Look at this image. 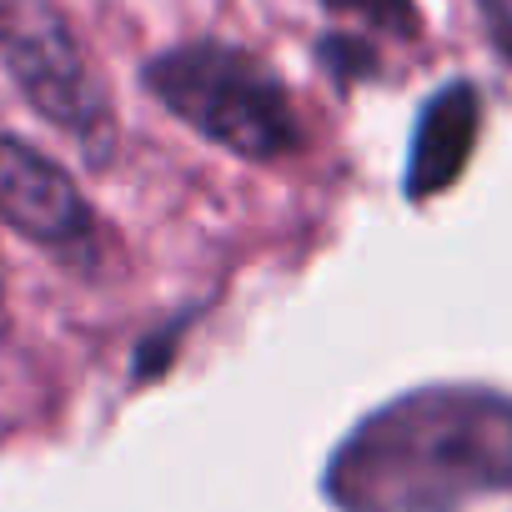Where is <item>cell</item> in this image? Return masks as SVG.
Returning a JSON list of instances; mask_svg holds the SVG:
<instances>
[{
  "label": "cell",
  "mask_w": 512,
  "mask_h": 512,
  "mask_svg": "<svg viewBox=\"0 0 512 512\" xmlns=\"http://www.w3.org/2000/svg\"><path fill=\"white\" fill-rule=\"evenodd\" d=\"M512 482V397L417 387L367 412L327 462L342 512H452Z\"/></svg>",
  "instance_id": "6da1fadb"
},
{
  "label": "cell",
  "mask_w": 512,
  "mask_h": 512,
  "mask_svg": "<svg viewBox=\"0 0 512 512\" xmlns=\"http://www.w3.org/2000/svg\"><path fill=\"white\" fill-rule=\"evenodd\" d=\"M141 86L186 131L256 166L287 161L307 141L287 81L267 61L226 41H186L156 51L141 66Z\"/></svg>",
  "instance_id": "7a4b0ae2"
},
{
  "label": "cell",
  "mask_w": 512,
  "mask_h": 512,
  "mask_svg": "<svg viewBox=\"0 0 512 512\" xmlns=\"http://www.w3.org/2000/svg\"><path fill=\"white\" fill-rule=\"evenodd\" d=\"M0 71L46 126L81 146L86 166H111L116 106L56 0H0Z\"/></svg>",
  "instance_id": "3957f363"
},
{
  "label": "cell",
  "mask_w": 512,
  "mask_h": 512,
  "mask_svg": "<svg viewBox=\"0 0 512 512\" xmlns=\"http://www.w3.org/2000/svg\"><path fill=\"white\" fill-rule=\"evenodd\" d=\"M0 226L56 256H86L96 246V211L76 176L11 131H0Z\"/></svg>",
  "instance_id": "277c9868"
},
{
  "label": "cell",
  "mask_w": 512,
  "mask_h": 512,
  "mask_svg": "<svg viewBox=\"0 0 512 512\" xmlns=\"http://www.w3.org/2000/svg\"><path fill=\"white\" fill-rule=\"evenodd\" d=\"M477 136H482V91L472 81H447L442 91H432L417 111L412 146H407V171H402L407 201L422 206L452 191L472 161Z\"/></svg>",
  "instance_id": "5b68a950"
},
{
  "label": "cell",
  "mask_w": 512,
  "mask_h": 512,
  "mask_svg": "<svg viewBox=\"0 0 512 512\" xmlns=\"http://www.w3.org/2000/svg\"><path fill=\"white\" fill-rule=\"evenodd\" d=\"M332 16H352L357 26L392 36V41H417L422 36V11L417 0H322Z\"/></svg>",
  "instance_id": "8992f818"
},
{
  "label": "cell",
  "mask_w": 512,
  "mask_h": 512,
  "mask_svg": "<svg viewBox=\"0 0 512 512\" xmlns=\"http://www.w3.org/2000/svg\"><path fill=\"white\" fill-rule=\"evenodd\" d=\"M317 56H322L327 76H337L342 86H352V81H372V76L382 71L377 51H372L362 36H327V41L317 46Z\"/></svg>",
  "instance_id": "52a82bcc"
},
{
  "label": "cell",
  "mask_w": 512,
  "mask_h": 512,
  "mask_svg": "<svg viewBox=\"0 0 512 512\" xmlns=\"http://www.w3.org/2000/svg\"><path fill=\"white\" fill-rule=\"evenodd\" d=\"M477 6H482V16H487V31H492L497 51L512 56V16L502 11V0H477Z\"/></svg>",
  "instance_id": "ba28073f"
},
{
  "label": "cell",
  "mask_w": 512,
  "mask_h": 512,
  "mask_svg": "<svg viewBox=\"0 0 512 512\" xmlns=\"http://www.w3.org/2000/svg\"><path fill=\"white\" fill-rule=\"evenodd\" d=\"M0 297H6V287H0Z\"/></svg>",
  "instance_id": "9c48e42d"
}]
</instances>
